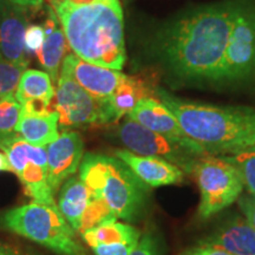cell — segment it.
Wrapping results in <instances>:
<instances>
[{
    "instance_id": "30",
    "label": "cell",
    "mask_w": 255,
    "mask_h": 255,
    "mask_svg": "<svg viewBox=\"0 0 255 255\" xmlns=\"http://www.w3.org/2000/svg\"><path fill=\"white\" fill-rule=\"evenodd\" d=\"M240 207L245 213L246 220L255 231V196L250 195L240 199Z\"/></svg>"
},
{
    "instance_id": "26",
    "label": "cell",
    "mask_w": 255,
    "mask_h": 255,
    "mask_svg": "<svg viewBox=\"0 0 255 255\" xmlns=\"http://www.w3.org/2000/svg\"><path fill=\"white\" fill-rule=\"evenodd\" d=\"M25 70L23 66L15 65L0 57V98L15 94Z\"/></svg>"
},
{
    "instance_id": "18",
    "label": "cell",
    "mask_w": 255,
    "mask_h": 255,
    "mask_svg": "<svg viewBox=\"0 0 255 255\" xmlns=\"http://www.w3.org/2000/svg\"><path fill=\"white\" fill-rule=\"evenodd\" d=\"M59 115L50 111L45 115H20L15 132L25 141L37 146H46L59 136Z\"/></svg>"
},
{
    "instance_id": "27",
    "label": "cell",
    "mask_w": 255,
    "mask_h": 255,
    "mask_svg": "<svg viewBox=\"0 0 255 255\" xmlns=\"http://www.w3.org/2000/svg\"><path fill=\"white\" fill-rule=\"evenodd\" d=\"M45 39V28L41 25H30L25 31V51L38 52Z\"/></svg>"
},
{
    "instance_id": "20",
    "label": "cell",
    "mask_w": 255,
    "mask_h": 255,
    "mask_svg": "<svg viewBox=\"0 0 255 255\" xmlns=\"http://www.w3.org/2000/svg\"><path fill=\"white\" fill-rule=\"evenodd\" d=\"M0 149L5 151L15 175L28 162H36L43 167H47V150L45 146L31 144L17 132L0 143Z\"/></svg>"
},
{
    "instance_id": "19",
    "label": "cell",
    "mask_w": 255,
    "mask_h": 255,
    "mask_svg": "<svg viewBox=\"0 0 255 255\" xmlns=\"http://www.w3.org/2000/svg\"><path fill=\"white\" fill-rule=\"evenodd\" d=\"M150 97L149 90L141 79L127 76L108 100H105L114 122H117L123 116H128L139 101Z\"/></svg>"
},
{
    "instance_id": "34",
    "label": "cell",
    "mask_w": 255,
    "mask_h": 255,
    "mask_svg": "<svg viewBox=\"0 0 255 255\" xmlns=\"http://www.w3.org/2000/svg\"><path fill=\"white\" fill-rule=\"evenodd\" d=\"M0 255H21L18 251H15L14 248L4 246V245H0Z\"/></svg>"
},
{
    "instance_id": "6",
    "label": "cell",
    "mask_w": 255,
    "mask_h": 255,
    "mask_svg": "<svg viewBox=\"0 0 255 255\" xmlns=\"http://www.w3.org/2000/svg\"><path fill=\"white\" fill-rule=\"evenodd\" d=\"M199 186L201 219L212 218L240 197L244 190L238 169L222 156L205 155L194 165L193 171Z\"/></svg>"
},
{
    "instance_id": "8",
    "label": "cell",
    "mask_w": 255,
    "mask_h": 255,
    "mask_svg": "<svg viewBox=\"0 0 255 255\" xmlns=\"http://www.w3.org/2000/svg\"><path fill=\"white\" fill-rule=\"evenodd\" d=\"M255 77V5L239 1L223 62L222 83Z\"/></svg>"
},
{
    "instance_id": "15",
    "label": "cell",
    "mask_w": 255,
    "mask_h": 255,
    "mask_svg": "<svg viewBox=\"0 0 255 255\" xmlns=\"http://www.w3.org/2000/svg\"><path fill=\"white\" fill-rule=\"evenodd\" d=\"M47 17L44 28H45V39L43 45L37 52V58L40 66L50 76L52 83L59 78V69L65 58L68 50V40L64 34L63 28L59 27L58 18L52 7H47Z\"/></svg>"
},
{
    "instance_id": "4",
    "label": "cell",
    "mask_w": 255,
    "mask_h": 255,
    "mask_svg": "<svg viewBox=\"0 0 255 255\" xmlns=\"http://www.w3.org/2000/svg\"><path fill=\"white\" fill-rule=\"evenodd\" d=\"M79 177L92 195L108 203L117 219L136 221L148 206L149 186L116 156L88 152L83 156Z\"/></svg>"
},
{
    "instance_id": "28",
    "label": "cell",
    "mask_w": 255,
    "mask_h": 255,
    "mask_svg": "<svg viewBox=\"0 0 255 255\" xmlns=\"http://www.w3.org/2000/svg\"><path fill=\"white\" fill-rule=\"evenodd\" d=\"M130 255H161L157 239L150 232L141 235Z\"/></svg>"
},
{
    "instance_id": "31",
    "label": "cell",
    "mask_w": 255,
    "mask_h": 255,
    "mask_svg": "<svg viewBox=\"0 0 255 255\" xmlns=\"http://www.w3.org/2000/svg\"><path fill=\"white\" fill-rule=\"evenodd\" d=\"M187 255H233L228 252H226L222 248L210 246V245H202L201 246L191 250Z\"/></svg>"
},
{
    "instance_id": "10",
    "label": "cell",
    "mask_w": 255,
    "mask_h": 255,
    "mask_svg": "<svg viewBox=\"0 0 255 255\" xmlns=\"http://www.w3.org/2000/svg\"><path fill=\"white\" fill-rule=\"evenodd\" d=\"M47 150V182L53 193L77 173L84 156V142L81 133L65 130L50 143Z\"/></svg>"
},
{
    "instance_id": "12",
    "label": "cell",
    "mask_w": 255,
    "mask_h": 255,
    "mask_svg": "<svg viewBox=\"0 0 255 255\" xmlns=\"http://www.w3.org/2000/svg\"><path fill=\"white\" fill-rule=\"evenodd\" d=\"M27 27L24 7L0 1V57L26 69L25 31Z\"/></svg>"
},
{
    "instance_id": "36",
    "label": "cell",
    "mask_w": 255,
    "mask_h": 255,
    "mask_svg": "<svg viewBox=\"0 0 255 255\" xmlns=\"http://www.w3.org/2000/svg\"><path fill=\"white\" fill-rule=\"evenodd\" d=\"M46 1L49 2L51 7H52L53 9H56L58 6L64 4V2H66V0H46Z\"/></svg>"
},
{
    "instance_id": "11",
    "label": "cell",
    "mask_w": 255,
    "mask_h": 255,
    "mask_svg": "<svg viewBox=\"0 0 255 255\" xmlns=\"http://www.w3.org/2000/svg\"><path fill=\"white\" fill-rule=\"evenodd\" d=\"M60 72L68 75L85 91L101 101L108 100L126 77L119 70L88 63L75 53L65 56Z\"/></svg>"
},
{
    "instance_id": "25",
    "label": "cell",
    "mask_w": 255,
    "mask_h": 255,
    "mask_svg": "<svg viewBox=\"0 0 255 255\" xmlns=\"http://www.w3.org/2000/svg\"><path fill=\"white\" fill-rule=\"evenodd\" d=\"M20 115L21 104L14 95L0 98V143L15 133Z\"/></svg>"
},
{
    "instance_id": "14",
    "label": "cell",
    "mask_w": 255,
    "mask_h": 255,
    "mask_svg": "<svg viewBox=\"0 0 255 255\" xmlns=\"http://www.w3.org/2000/svg\"><path fill=\"white\" fill-rule=\"evenodd\" d=\"M128 119L135 121L151 131L177 141H193L183 132L171 110L158 98L145 97L137 103Z\"/></svg>"
},
{
    "instance_id": "21",
    "label": "cell",
    "mask_w": 255,
    "mask_h": 255,
    "mask_svg": "<svg viewBox=\"0 0 255 255\" xmlns=\"http://www.w3.org/2000/svg\"><path fill=\"white\" fill-rule=\"evenodd\" d=\"M82 239L88 246L95 247L97 245L110 244H137L141 238V232L131 225L123 222L111 221L98 227L82 233Z\"/></svg>"
},
{
    "instance_id": "32",
    "label": "cell",
    "mask_w": 255,
    "mask_h": 255,
    "mask_svg": "<svg viewBox=\"0 0 255 255\" xmlns=\"http://www.w3.org/2000/svg\"><path fill=\"white\" fill-rule=\"evenodd\" d=\"M8 4L20 6V7H39L43 4V0H0Z\"/></svg>"
},
{
    "instance_id": "9",
    "label": "cell",
    "mask_w": 255,
    "mask_h": 255,
    "mask_svg": "<svg viewBox=\"0 0 255 255\" xmlns=\"http://www.w3.org/2000/svg\"><path fill=\"white\" fill-rule=\"evenodd\" d=\"M55 96L62 129L114 123L107 102L95 98L65 73L60 72Z\"/></svg>"
},
{
    "instance_id": "24",
    "label": "cell",
    "mask_w": 255,
    "mask_h": 255,
    "mask_svg": "<svg viewBox=\"0 0 255 255\" xmlns=\"http://www.w3.org/2000/svg\"><path fill=\"white\" fill-rule=\"evenodd\" d=\"M222 157L238 169L244 187H246L250 195L255 196V145Z\"/></svg>"
},
{
    "instance_id": "1",
    "label": "cell",
    "mask_w": 255,
    "mask_h": 255,
    "mask_svg": "<svg viewBox=\"0 0 255 255\" xmlns=\"http://www.w3.org/2000/svg\"><path fill=\"white\" fill-rule=\"evenodd\" d=\"M239 1L199 6L165 21L146 45L169 77L187 83H222L223 62Z\"/></svg>"
},
{
    "instance_id": "29",
    "label": "cell",
    "mask_w": 255,
    "mask_h": 255,
    "mask_svg": "<svg viewBox=\"0 0 255 255\" xmlns=\"http://www.w3.org/2000/svg\"><path fill=\"white\" fill-rule=\"evenodd\" d=\"M137 244H110L91 247L95 255H130Z\"/></svg>"
},
{
    "instance_id": "5",
    "label": "cell",
    "mask_w": 255,
    "mask_h": 255,
    "mask_svg": "<svg viewBox=\"0 0 255 255\" xmlns=\"http://www.w3.org/2000/svg\"><path fill=\"white\" fill-rule=\"evenodd\" d=\"M0 225L57 254L88 255L76 239V231L69 225L57 206L32 202L15 207L1 215Z\"/></svg>"
},
{
    "instance_id": "7",
    "label": "cell",
    "mask_w": 255,
    "mask_h": 255,
    "mask_svg": "<svg viewBox=\"0 0 255 255\" xmlns=\"http://www.w3.org/2000/svg\"><path fill=\"white\" fill-rule=\"evenodd\" d=\"M117 135L129 151L165 159L182 169L184 173H191L197 159L208 155L196 142L177 141L151 131L130 119L119 127Z\"/></svg>"
},
{
    "instance_id": "17",
    "label": "cell",
    "mask_w": 255,
    "mask_h": 255,
    "mask_svg": "<svg viewBox=\"0 0 255 255\" xmlns=\"http://www.w3.org/2000/svg\"><path fill=\"white\" fill-rule=\"evenodd\" d=\"M58 209L76 232H79L82 216L90 202L92 193L81 177L71 176L59 189Z\"/></svg>"
},
{
    "instance_id": "33",
    "label": "cell",
    "mask_w": 255,
    "mask_h": 255,
    "mask_svg": "<svg viewBox=\"0 0 255 255\" xmlns=\"http://www.w3.org/2000/svg\"><path fill=\"white\" fill-rule=\"evenodd\" d=\"M13 173V169H12V165L9 163L8 157L6 156L4 152L0 151V173Z\"/></svg>"
},
{
    "instance_id": "16",
    "label": "cell",
    "mask_w": 255,
    "mask_h": 255,
    "mask_svg": "<svg viewBox=\"0 0 255 255\" xmlns=\"http://www.w3.org/2000/svg\"><path fill=\"white\" fill-rule=\"evenodd\" d=\"M233 255H255V231L247 220L234 219L202 241Z\"/></svg>"
},
{
    "instance_id": "35",
    "label": "cell",
    "mask_w": 255,
    "mask_h": 255,
    "mask_svg": "<svg viewBox=\"0 0 255 255\" xmlns=\"http://www.w3.org/2000/svg\"><path fill=\"white\" fill-rule=\"evenodd\" d=\"M96 1H100V0H66V2L71 5H88Z\"/></svg>"
},
{
    "instance_id": "23",
    "label": "cell",
    "mask_w": 255,
    "mask_h": 255,
    "mask_svg": "<svg viewBox=\"0 0 255 255\" xmlns=\"http://www.w3.org/2000/svg\"><path fill=\"white\" fill-rule=\"evenodd\" d=\"M117 218L114 214L113 210L108 206L103 199L92 195L90 202L85 209L84 214L82 216L81 227H79V234L89 231V229L96 228L104 223L116 221Z\"/></svg>"
},
{
    "instance_id": "2",
    "label": "cell",
    "mask_w": 255,
    "mask_h": 255,
    "mask_svg": "<svg viewBox=\"0 0 255 255\" xmlns=\"http://www.w3.org/2000/svg\"><path fill=\"white\" fill-rule=\"evenodd\" d=\"M55 12L76 56L108 69H123L127 50L120 0H100L88 5L64 2Z\"/></svg>"
},
{
    "instance_id": "13",
    "label": "cell",
    "mask_w": 255,
    "mask_h": 255,
    "mask_svg": "<svg viewBox=\"0 0 255 255\" xmlns=\"http://www.w3.org/2000/svg\"><path fill=\"white\" fill-rule=\"evenodd\" d=\"M115 156L124 162L142 182L149 187L170 186L182 182L184 171L165 159L141 156L129 150H115Z\"/></svg>"
},
{
    "instance_id": "3",
    "label": "cell",
    "mask_w": 255,
    "mask_h": 255,
    "mask_svg": "<svg viewBox=\"0 0 255 255\" xmlns=\"http://www.w3.org/2000/svg\"><path fill=\"white\" fill-rule=\"evenodd\" d=\"M156 95L175 115L183 132L208 155H233L255 145L254 109L196 103L162 88Z\"/></svg>"
},
{
    "instance_id": "22",
    "label": "cell",
    "mask_w": 255,
    "mask_h": 255,
    "mask_svg": "<svg viewBox=\"0 0 255 255\" xmlns=\"http://www.w3.org/2000/svg\"><path fill=\"white\" fill-rule=\"evenodd\" d=\"M50 76L45 71L26 69L21 75L14 96L20 104L33 100L51 102L55 96Z\"/></svg>"
}]
</instances>
